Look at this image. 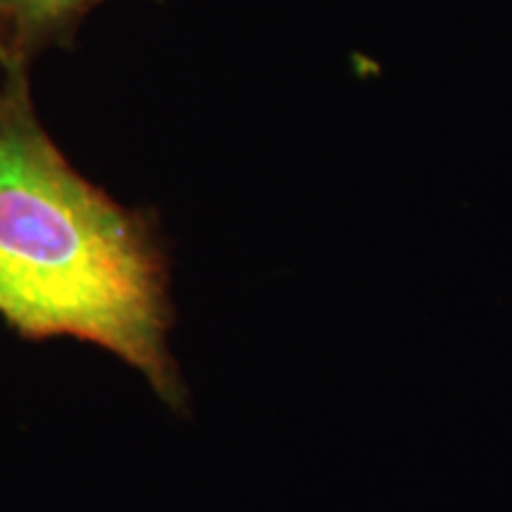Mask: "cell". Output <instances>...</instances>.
Returning a JSON list of instances; mask_svg holds the SVG:
<instances>
[{"mask_svg": "<svg viewBox=\"0 0 512 512\" xmlns=\"http://www.w3.org/2000/svg\"><path fill=\"white\" fill-rule=\"evenodd\" d=\"M0 316L27 337L100 344L171 392L159 252L143 223L57 150L22 64L0 83Z\"/></svg>", "mask_w": 512, "mask_h": 512, "instance_id": "6da1fadb", "label": "cell"}, {"mask_svg": "<svg viewBox=\"0 0 512 512\" xmlns=\"http://www.w3.org/2000/svg\"><path fill=\"white\" fill-rule=\"evenodd\" d=\"M102 0H0V67H27L29 57L69 36Z\"/></svg>", "mask_w": 512, "mask_h": 512, "instance_id": "7a4b0ae2", "label": "cell"}]
</instances>
